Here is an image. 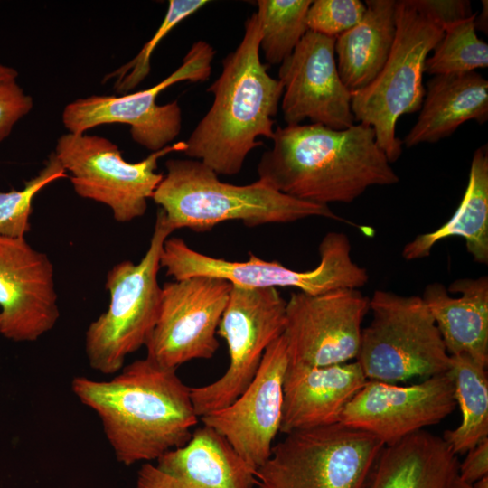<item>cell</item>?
<instances>
[{
	"instance_id": "6da1fadb",
	"label": "cell",
	"mask_w": 488,
	"mask_h": 488,
	"mask_svg": "<svg viewBox=\"0 0 488 488\" xmlns=\"http://www.w3.org/2000/svg\"><path fill=\"white\" fill-rule=\"evenodd\" d=\"M176 371L145 357L108 380L73 378L72 392L99 418L118 463L153 462L190 440L200 419Z\"/></svg>"
},
{
	"instance_id": "7a4b0ae2",
	"label": "cell",
	"mask_w": 488,
	"mask_h": 488,
	"mask_svg": "<svg viewBox=\"0 0 488 488\" xmlns=\"http://www.w3.org/2000/svg\"><path fill=\"white\" fill-rule=\"evenodd\" d=\"M258 164V179L305 202L348 203L369 187L399 181L371 127L335 130L320 124L277 127Z\"/></svg>"
},
{
	"instance_id": "3957f363",
	"label": "cell",
	"mask_w": 488,
	"mask_h": 488,
	"mask_svg": "<svg viewBox=\"0 0 488 488\" xmlns=\"http://www.w3.org/2000/svg\"><path fill=\"white\" fill-rule=\"evenodd\" d=\"M261 32L256 13L247 18L237 48L221 61L222 70L207 88L213 101L185 141L183 152L218 175L240 172L247 155L274 136L284 88L259 56Z\"/></svg>"
},
{
	"instance_id": "277c9868",
	"label": "cell",
	"mask_w": 488,
	"mask_h": 488,
	"mask_svg": "<svg viewBox=\"0 0 488 488\" xmlns=\"http://www.w3.org/2000/svg\"><path fill=\"white\" fill-rule=\"evenodd\" d=\"M166 174L152 200L160 206L174 231L211 230L226 221H241L249 228L290 223L309 217L341 220L328 205L286 195L263 180L245 185L221 182L218 174L198 160L169 159Z\"/></svg>"
},
{
	"instance_id": "5b68a950",
	"label": "cell",
	"mask_w": 488,
	"mask_h": 488,
	"mask_svg": "<svg viewBox=\"0 0 488 488\" xmlns=\"http://www.w3.org/2000/svg\"><path fill=\"white\" fill-rule=\"evenodd\" d=\"M443 34V27L418 0L397 1L396 34L389 55L371 84L352 92L355 121L373 128L389 163L402 153L397 122L405 114L419 111L425 96V62Z\"/></svg>"
},
{
	"instance_id": "8992f818",
	"label": "cell",
	"mask_w": 488,
	"mask_h": 488,
	"mask_svg": "<svg viewBox=\"0 0 488 488\" xmlns=\"http://www.w3.org/2000/svg\"><path fill=\"white\" fill-rule=\"evenodd\" d=\"M173 231L159 208L149 247L141 260L136 264L121 261L108 272V308L89 324L85 333V352L92 370L116 374L127 355L145 346L161 303L162 286L157 278L161 253Z\"/></svg>"
},
{
	"instance_id": "52a82bcc",
	"label": "cell",
	"mask_w": 488,
	"mask_h": 488,
	"mask_svg": "<svg viewBox=\"0 0 488 488\" xmlns=\"http://www.w3.org/2000/svg\"><path fill=\"white\" fill-rule=\"evenodd\" d=\"M318 250L319 264L313 269L297 271L277 261L263 260L252 252L246 261L211 257L192 249L183 239L172 237L164 243L160 264L174 280L202 276L246 288L294 287L308 295L359 289L369 281L367 270L352 259L346 234L328 232Z\"/></svg>"
},
{
	"instance_id": "ba28073f",
	"label": "cell",
	"mask_w": 488,
	"mask_h": 488,
	"mask_svg": "<svg viewBox=\"0 0 488 488\" xmlns=\"http://www.w3.org/2000/svg\"><path fill=\"white\" fill-rule=\"evenodd\" d=\"M370 310L356 357L367 380L396 384L448 371L450 355L421 296L377 290Z\"/></svg>"
},
{
	"instance_id": "9c48e42d",
	"label": "cell",
	"mask_w": 488,
	"mask_h": 488,
	"mask_svg": "<svg viewBox=\"0 0 488 488\" xmlns=\"http://www.w3.org/2000/svg\"><path fill=\"white\" fill-rule=\"evenodd\" d=\"M384 444L342 423L296 430L256 469L255 488H363Z\"/></svg>"
},
{
	"instance_id": "30bf717a",
	"label": "cell",
	"mask_w": 488,
	"mask_h": 488,
	"mask_svg": "<svg viewBox=\"0 0 488 488\" xmlns=\"http://www.w3.org/2000/svg\"><path fill=\"white\" fill-rule=\"evenodd\" d=\"M185 148V141H179L130 163L105 137L68 133L57 140L54 154L70 174L79 196L109 207L117 222H129L145 215L147 200L164 178V174L156 172L158 160Z\"/></svg>"
},
{
	"instance_id": "8fae6325",
	"label": "cell",
	"mask_w": 488,
	"mask_h": 488,
	"mask_svg": "<svg viewBox=\"0 0 488 488\" xmlns=\"http://www.w3.org/2000/svg\"><path fill=\"white\" fill-rule=\"evenodd\" d=\"M286 305L277 288L232 286L217 330L227 344L229 366L213 382L191 388L199 418L231 404L251 382L266 350L284 333Z\"/></svg>"
},
{
	"instance_id": "7c38bea8",
	"label": "cell",
	"mask_w": 488,
	"mask_h": 488,
	"mask_svg": "<svg viewBox=\"0 0 488 488\" xmlns=\"http://www.w3.org/2000/svg\"><path fill=\"white\" fill-rule=\"evenodd\" d=\"M215 53L210 43L199 40L192 45L182 64L156 85L124 96L78 99L64 108L62 123L74 135L84 134L103 124H127L136 143L152 152L161 150L180 134L182 110L177 100L158 105V95L181 81H206L211 73Z\"/></svg>"
},
{
	"instance_id": "4fadbf2b",
	"label": "cell",
	"mask_w": 488,
	"mask_h": 488,
	"mask_svg": "<svg viewBox=\"0 0 488 488\" xmlns=\"http://www.w3.org/2000/svg\"><path fill=\"white\" fill-rule=\"evenodd\" d=\"M231 287L224 279L202 276L165 283L146 358L175 370L192 360L211 359L220 346L217 330Z\"/></svg>"
},
{
	"instance_id": "5bb4252c",
	"label": "cell",
	"mask_w": 488,
	"mask_h": 488,
	"mask_svg": "<svg viewBox=\"0 0 488 488\" xmlns=\"http://www.w3.org/2000/svg\"><path fill=\"white\" fill-rule=\"evenodd\" d=\"M369 310L370 299L359 289L293 293L286 301L283 333L289 361L321 367L356 359Z\"/></svg>"
},
{
	"instance_id": "9a60e30c",
	"label": "cell",
	"mask_w": 488,
	"mask_h": 488,
	"mask_svg": "<svg viewBox=\"0 0 488 488\" xmlns=\"http://www.w3.org/2000/svg\"><path fill=\"white\" fill-rule=\"evenodd\" d=\"M455 406L454 384L447 372L408 386L367 380L345 405L339 422L390 446L439 423Z\"/></svg>"
},
{
	"instance_id": "2e32d148",
	"label": "cell",
	"mask_w": 488,
	"mask_h": 488,
	"mask_svg": "<svg viewBox=\"0 0 488 488\" xmlns=\"http://www.w3.org/2000/svg\"><path fill=\"white\" fill-rule=\"evenodd\" d=\"M289 364L282 334L266 350L259 368L245 390L229 406L201 417L202 425L223 436L234 451L257 469L270 456L279 433L283 383Z\"/></svg>"
},
{
	"instance_id": "e0dca14e",
	"label": "cell",
	"mask_w": 488,
	"mask_h": 488,
	"mask_svg": "<svg viewBox=\"0 0 488 488\" xmlns=\"http://www.w3.org/2000/svg\"><path fill=\"white\" fill-rule=\"evenodd\" d=\"M334 44L335 38L307 31L280 64L281 109L286 126L306 118L335 130L355 124L352 92L340 78Z\"/></svg>"
},
{
	"instance_id": "ac0fdd59",
	"label": "cell",
	"mask_w": 488,
	"mask_h": 488,
	"mask_svg": "<svg viewBox=\"0 0 488 488\" xmlns=\"http://www.w3.org/2000/svg\"><path fill=\"white\" fill-rule=\"evenodd\" d=\"M60 317L53 265L25 238L0 236V333L33 342Z\"/></svg>"
},
{
	"instance_id": "d6986e66",
	"label": "cell",
	"mask_w": 488,
	"mask_h": 488,
	"mask_svg": "<svg viewBox=\"0 0 488 488\" xmlns=\"http://www.w3.org/2000/svg\"><path fill=\"white\" fill-rule=\"evenodd\" d=\"M255 472L223 436L202 425L183 446L143 463L136 488H255Z\"/></svg>"
},
{
	"instance_id": "ffe728a7",
	"label": "cell",
	"mask_w": 488,
	"mask_h": 488,
	"mask_svg": "<svg viewBox=\"0 0 488 488\" xmlns=\"http://www.w3.org/2000/svg\"><path fill=\"white\" fill-rule=\"evenodd\" d=\"M366 381L356 361L321 367L289 361L279 432L286 435L339 423L345 405Z\"/></svg>"
},
{
	"instance_id": "44dd1931",
	"label": "cell",
	"mask_w": 488,
	"mask_h": 488,
	"mask_svg": "<svg viewBox=\"0 0 488 488\" xmlns=\"http://www.w3.org/2000/svg\"><path fill=\"white\" fill-rule=\"evenodd\" d=\"M449 355L466 354L488 363V278H460L446 288L433 283L421 296Z\"/></svg>"
},
{
	"instance_id": "7402d4cb",
	"label": "cell",
	"mask_w": 488,
	"mask_h": 488,
	"mask_svg": "<svg viewBox=\"0 0 488 488\" xmlns=\"http://www.w3.org/2000/svg\"><path fill=\"white\" fill-rule=\"evenodd\" d=\"M488 119V81L476 71L434 75L425 89L418 120L402 142L407 147L436 143L463 123Z\"/></svg>"
},
{
	"instance_id": "603a6c76",
	"label": "cell",
	"mask_w": 488,
	"mask_h": 488,
	"mask_svg": "<svg viewBox=\"0 0 488 488\" xmlns=\"http://www.w3.org/2000/svg\"><path fill=\"white\" fill-rule=\"evenodd\" d=\"M458 466L443 437L420 430L384 446L363 488H450Z\"/></svg>"
},
{
	"instance_id": "cb8c5ba5",
	"label": "cell",
	"mask_w": 488,
	"mask_h": 488,
	"mask_svg": "<svg viewBox=\"0 0 488 488\" xmlns=\"http://www.w3.org/2000/svg\"><path fill=\"white\" fill-rule=\"evenodd\" d=\"M366 12L352 28L335 38L340 78L354 92L371 84L382 70L396 34L394 0H367Z\"/></svg>"
},
{
	"instance_id": "d4e9b609",
	"label": "cell",
	"mask_w": 488,
	"mask_h": 488,
	"mask_svg": "<svg viewBox=\"0 0 488 488\" xmlns=\"http://www.w3.org/2000/svg\"><path fill=\"white\" fill-rule=\"evenodd\" d=\"M461 237L467 251L481 264L488 263V152L487 145L473 155L468 183L453 216L436 230L419 234L405 245L402 257L415 260L427 257L440 240Z\"/></svg>"
},
{
	"instance_id": "484cf974",
	"label": "cell",
	"mask_w": 488,
	"mask_h": 488,
	"mask_svg": "<svg viewBox=\"0 0 488 488\" xmlns=\"http://www.w3.org/2000/svg\"><path fill=\"white\" fill-rule=\"evenodd\" d=\"M447 373L462 418L459 426L446 430L442 437L458 455L488 437V378L486 368L466 354L450 355Z\"/></svg>"
},
{
	"instance_id": "4316f807",
	"label": "cell",
	"mask_w": 488,
	"mask_h": 488,
	"mask_svg": "<svg viewBox=\"0 0 488 488\" xmlns=\"http://www.w3.org/2000/svg\"><path fill=\"white\" fill-rule=\"evenodd\" d=\"M311 0H258L256 12L261 32L259 48L269 64H281L307 33Z\"/></svg>"
},
{
	"instance_id": "83f0119b",
	"label": "cell",
	"mask_w": 488,
	"mask_h": 488,
	"mask_svg": "<svg viewBox=\"0 0 488 488\" xmlns=\"http://www.w3.org/2000/svg\"><path fill=\"white\" fill-rule=\"evenodd\" d=\"M476 14L456 22L444 34L425 62V73L457 74L488 66V45L476 34Z\"/></svg>"
},
{
	"instance_id": "f1b7e54d",
	"label": "cell",
	"mask_w": 488,
	"mask_h": 488,
	"mask_svg": "<svg viewBox=\"0 0 488 488\" xmlns=\"http://www.w3.org/2000/svg\"><path fill=\"white\" fill-rule=\"evenodd\" d=\"M66 177L64 167L52 152L38 174L26 181L22 190L0 192V236L25 238L31 230L29 220L35 195L53 181Z\"/></svg>"
},
{
	"instance_id": "f546056e",
	"label": "cell",
	"mask_w": 488,
	"mask_h": 488,
	"mask_svg": "<svg viewBox=\"0 0 488 488\" xmlns=\"http://www.w3.org/2000/svg\"><path fill=\"white\" fill-rule=\"evenodd\" d=\"M208 3L206 0L169 1L167 13L151 40L145 44L133 60L108 75L104 78V80L117 77L115 89L120 93L135 89L150 72V58L155 46L178 23L196 13Z\"/></svg>"
},
{
	"instance_id": "4dcf8cb0",
	"label": "cell",
	"mask_w": 488,
	"mask_h": 488,
	"mask_svg": "<svg viewBox=\"0 0 488 488\" xmlns=\"http://www.w3.org/2000/svg\"><path fill=\"white\" fill-rule=\"evenodd\" d=\"M366 12L360 0L312 1L305 17L309 31L336 38L355 26Z\"/></svg>"
},
{
	"instance_id": "1f68e13d",
	"label": "cell",
	"mask_w": 488,
	"mask_h": 488,
	"mask_svg": "<svg viewBox=\"0 0 488 488\" xmlns=\"http://www.w3.org/2000/svg\"><path fill=\"white\" fill-rule=\"evenodd\" d=\"M33 107V98L24 93L16 80L0 82V142L11 134L15 123Z\"/></svg>"
},
{
	"instance_id": "d6a6232c",
	"label": "cell",
	"mask_w": 488,
	"mask_h": 488,
	"mask_svg": "<svg viewBox=\"0 0 488 488\" xmlns=\"http://www.w3.org/2000/svg\"><path fill=\"white\" fill-rule=\"evenodd\" d=\"M421 6L443 27L471 16V3L465 0H418Z\"/></svg>"
},
{
	"instance_id": "836d02e7",
	"label": "cell",
	"mask_w": 488,
	"mask_h": 488,
	"mask_svg": "<svg viewBox=\"0 0 488 488\" xmlns=\"http://www.w3.org/2000/svg\"><path fill=\"white\" fill-rule=\"evenodd\" d=\"M487 475L488 437L470 449L463 463H459L458 466V476L469 483H474Z\"/></svg>"
},
{
	"instance_id": "e575fe53",
	"label": "cell",
	"mask_w": 488,
	"mask_h": 488,
	"mask_svg": "<svg viewBox=\"0 0 488 488\" xmlns=\"http://www.w3.org/2000/svg\"><path fill=\"white\" fill-rule=\"evenodd\" d=\"M18 77V72L11 67L0 64V82L15 80Z\"/></svg>"
},
{
	"instance_id": "d590c367",
	"label": "cell",
	"mask_w": 488,
	"mask_h": 488,
	"mask_svg": "<svg viewBox=\"0 0 488 488\" xmlns=\"http://www.w3.org/2000/svg\"><path fill=\"white\" fill-rule=\"evenodd\" d=\"M450 488H474L472 483L463 481L458 475L452 482Z\"/></svg>"
},
{
	"instance_id": "8d00e7d4",
	"label": "cell",
	"mask_w": 488,
	"mask_h": 488,
	"mask_svg": "<svg viewBox=\"0 0 488 488\" xmlns=\"http://www.w3.org/2000/svg\"><path fill=\"white\" fill-rule=\"evenodd\" d=\"M472 484L474 488H488V475L477 480Z\"/></svg>"
}]
</instances>
